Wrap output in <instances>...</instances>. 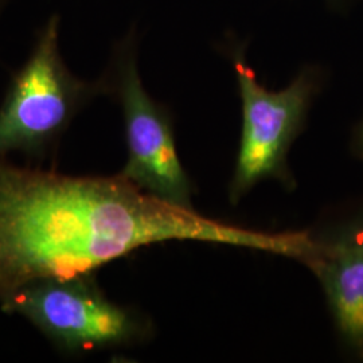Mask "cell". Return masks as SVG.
I'll return each mask as SVG.
<instances>
[{
    "label": "cell",
    "mask_w": 363,
    "mask_h": 363,
    "mask_svg": "<svg viewBox=\"0 0 363 363\" xmlns=\"http://www.w3.org/2000/svg\"><path fill=\"white\" fill-rule=\"evenodd\" d=\"M203 241L286 255V233L208 220L147 194L120 174L76 177L0 156V301L39 279L96 272L139 247Z\"/></svg>",
    "instance_id": "6da1fadb"
},
{
    "label": "cell",
    "mask_w": 363,
    "mask_h": 363,
    "mask_svg": "<svg viewBox=\"0 0 363 363\" xmlns=\"http://www.w3.org/2000/svg\"><path fill=\"white\" fill-rule=\"evenodd\" d=\"M60 15L52 13L11 77L0 104V156L18 152L38 162L52 157L78 113L108 96L103 76L86 81L67 67L60 50Z\"/></svg>",
    "instance_id": "7a4b0ae2"
},
{
    "label": "cell",
    "mask_w": 363,
    "mask_h": 363,
    "mask_svg": "<svg viewBox=\"0 0 363 363\" xmlns=\"http://www.w3.org/2000/svg\"><path fill=\"white\" fill-rule=\"evenodd\" d=\"M0 310L18 315L69 354L128 347L151 335L142 313L112 301L94 272L39 279L0 301Z\"/></svg>",
    "instance_id": "3957f363"
},
{
    "label": "cell",
    "mask_w": 363,
    "mask_h": 363,
    "mask_svg": "<svg viewBox=\"0 0 363 363\" xmlns=\"http://www.w3.org/2000/svg\"><path fill=\"white\" fill-rule=\"evenodd\" d=\"M242 106V133L229 196L237 203L259 181L276 178L294 184L286 154L307 121L325 84V72L306 65L280 91L265 88L247 64L245 46L229 50Z\"/></svg>",
    "instance_id": "277c9868"
},
{
    "label": "cell",
    "mask_w": 363,
    "mask_h": 363,
    "mask_svg": "<svg viewBox=\"0 0 363 363\" xmlns=\"http://www.w3.org/2000/svg\"><path fill=\"white\" fill-rule=\"evenodd\" d=\"M138 52L139 33L132 26L113 45L103 74L108 96L116 99L124 121L128 157L120 175L157 199L193 208V186L178 156L171 112L145 89Z\"/></svg>",
    "instance_id": "5b68a950"
},
{
    "label": "cell",
    "mask_w": 363,
    "mask_h": 363,
    "mask_svg": "<svg viewBox=\"0 0 363 363\" xmlns=\"http://www.w3.org/2000/svg\"><path fill=\"white\" fill-rule=\"evenodd\" d=\"M313 237L304 264L320 281L337 337L363 359V202L349 208Z\"/></svg>",
    "instance_id": "8992f818"
},
{
    "label": "cell",
    "mask_w": 363,
    "mask_h": 363,
    "mask_svg": "<svg viewBox=\"0 0 363 363\" xmlns=\"http://www.w3.org/2000/svg\"><path fill=\"white\" fill-rule=\"evenodd\" d=\"M351 151L361 162H363V116L357 123L351 136Z\"/></svg>",
    "instance_id": "52a82bcc"
},
{
    "label": "cell",
    "mask_w": 363,
    "mask_h": 363,
    "mask_svg": "<svg viewBox=\"0 0 363 363\" xmlns=\"http://www.w3.org/2000/svg\"><path fill=\"white\" fill-rule=\"evenodd\" d=\"M4 4H6V0H0V15L3 13V9H4Z\"/></svg>",
    "instance_id": "ba28073f"
},
{
    "label": "cell",
    "mask_w": 363,
    "mask_h": 363,
    "mask_svg": "<svg viewBox=\"0 0 363 363\" xmlns=\"http://www.w3.org/2000/svg\"><path fill=\"white\" fill-rule=\"evenodd\" d=\"M331 1H339V0H331Z\"/></svg>",
    "instance_id": "9c48e42d"
}]
</instances>
